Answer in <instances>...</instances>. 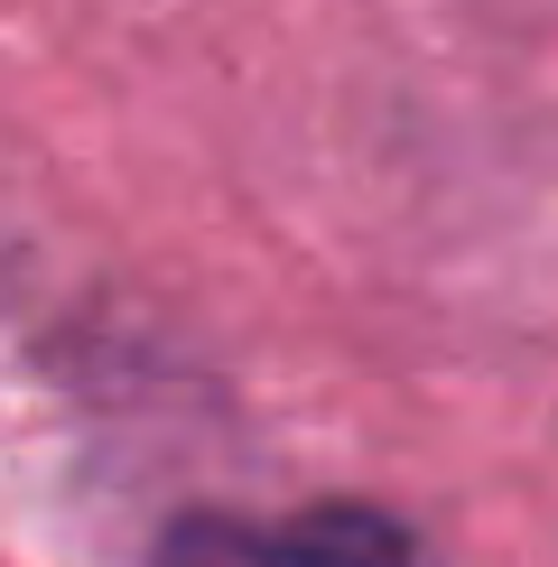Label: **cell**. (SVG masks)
Here are the masks:
<instances>
[{"label":"cell","instance_id":"cell-1","mask_svg":"<svg viewBox=\"0 0 558 567\" xmlns=\"http://www.w3.org/2000/svg\"><path fill=\"white\" fill-rule=\"evenodd\" d=\"M149 567H437L401 512L372 503H317L279 512V522H232V512H196L158 539Z\"/></svg>","mask_w":558,"mask_h":567}]
</instances>
